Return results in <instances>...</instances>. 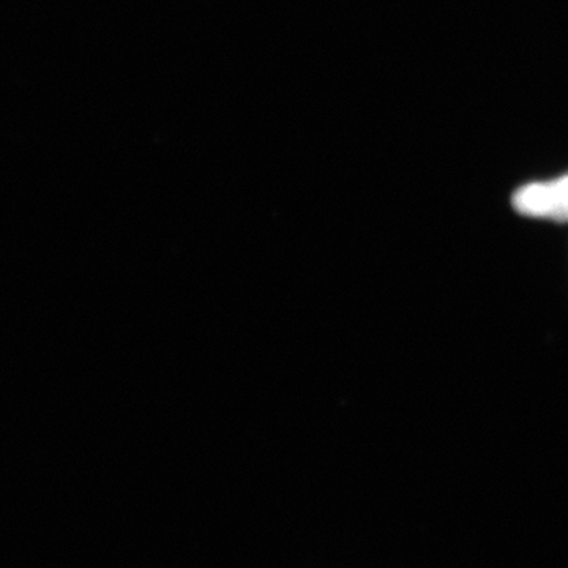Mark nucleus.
Wrapping results in <instances>:
<instances>
[{
    "mask_svg": "<svg viewBox=\"0 0 568 568\" xmlns=\"http://www.w3.org/2000/svg\"><path fill=\"white\" fill-rule=\"evenodd\" d=\"M515 211L530 219L568 222V174L549 182L521 186L511 197Z\"/></svg>",
    "mask_w": 568,
    "mask_h": 568,
    "instance_id": "obj_1",
    "label": "nucleus"
}]
</instances>
